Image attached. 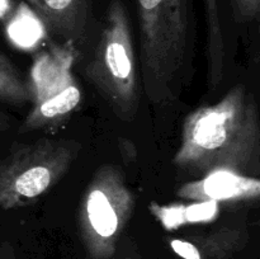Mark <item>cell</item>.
Masks as SVG:
<instances>
[{
	"mask_svg": "<svg viewBox=\"0 0 260 259\" xmlns=\"http://www.w3.org/2000/svg\"><path fill=\"white\" fill-rule=\"evenodd\" d=\"M89 81L119 118L131 119L140 102L131 24L122 0H112L101 40L85 69Z\"/></svg>",
	"mask_w": 260,
	"mask_h": 259,
	"instance_id": "3957f363",
	"label": "cell"
},
{
	"mask_svg": "<svg viewBox=\"0 0 260 259\" xmlns=\"http://www.w3.org/2000/svg\"><path fill=\"white\" fill-rule=\"evenodd\" d=\"M79 152L80 145L68 140L13 144L0 160V208L13 210L36 202L62 179Z\"/></svg>",
	"mask_w": 260,
	"mask_h": 259,
	"instance_id": "277c9868",
	"label": "cell"
},
{
	"mask_svg": "<svg viewBox=\"0 0 260 259\" xmlns=\"http://www.w3.org/2000/svg\"><path fill=\"white\" fill-rule=\"evenodd\" d=\"M206 24H207V79L211 89L220 85L225 75V38L218 13L217 0H205Z\"/></svg>",
	"mask_w": 260,
	"mask_h": 259,
	"instance_id": "8fae6325",
	"label": "cell"
},
{
	"mask_svg": "<svg viewBox=\"0 0 260 259\" xmlns=\"http://www.w3.org/2000/svg\"><path fill=\"white\" fill-rule=\"evenodd\" d=\"M13 0H0V19H4L12 13Z\"/></svg>",
	"mask_w": 260,
	"mask_h": 259,
	"instance_id": "e0dca14e",
	"label": "cell"
},
{
	"mask_svg": "<svg viewBox=\"0 0 260 259\" xmlns=\"http://www.w3.org/2000/svg\"><path fill=\"white\" fill-rule=\"evenodd\" d=\"M80 102L81 90L75 80L55 95L33 104L32 109L20 126L19 132L24 134L36 131L63 121L78 108Z\"/></svg>",
	"mask_w": 260,
	"mask_h": 259,
	"instance_id": "30bf717a",
	"label": "cell"
},
{
	"mask_svg": "<svg viewBox=\"0 0 260 259\" xmlns=\"http://www.w3.org/2000/svg\"><path fill=\"white\" fill-rule=\"evenodd\" d=\"M135 200L121 169L106 164L95 170L78 210V225L86 259H112Z\"/></svg>",
	"mask_w": 260,
	"mask_h": 259,
	"instance_id": "5b68a950",
	"label": "cell"
},
{
	"mask_svg": "<svg viewBox=\"0 0 260 259\" xmlns=\"http://www.w3.org/2000/svg\"><path fill=\"white\" fill-rule=\"evenodd\" d=\"M7 126H8V118L5 117L4 113L0 112V131H4V128Z\"/></svg>",
	"mask_w": 260,
	"mask_h": 259,
	"instance_id": "ac0fdd59",
	"label": "cell"
},
{
	"mask_svg": "<svg viewBox=\"0 0 260 259\" xmlns=\"http://www.w3.org/2000/svg\"><path fill=\"white\" fill-rule=\"evenodd\" d=\"M249 241L245 226L226 225L205 234L170 239L173 251L183 259H230Z\"/></svg>",
	"mask_w": 260,
	"mask_h": 259,
	"instance_id": "52a82bcc",
	"label": "cell"
},
{
	"mask_svg": "<svg viewBox=\"0 0 260 259\" xmlns=\"http://www.w3.org/2000/svg\"><path fill=\"white\" fill-rule=\"evenodd\" d=\"M0 259H17L14 249L7 241L0 245Z\"/></svg>",
	"mask_w": 260,
	"mask_h": 259,
	"instance_id": "2e32d148",
	"label": "cell"
},
{
	"mask_svg": "<svg viewBox=\"0 0 260 259\" xmlns=\"http://www.w3.org/2000/svg\"><path fill=\"white\" fill-rule=\"evenodd\" d=\"M118 149L122 155V159L126 164L134 163L137 157V149L134 142L127 137H119L118 139Z\"/></svg>",
	"mask_w": 260,
	"mask_h": 259,
	"instance_id": "9a60e30c",
	"label": "cell"
},
{
	"mask_svg": "<svg viewBox=\"0 0 260 259\" xmlns=\"http://www.w3.org/2000/svg\"><path fill=\"white\" fill-rule=\"evenodd\" d=\"M220 203L216 202H192L189 205L174 203L160 206L150 203V212L162 223L168 230H174L185 223L208 222L215 220L220 213Z\"/></svg>",
	"mask_w": 260,
	"mask_h": 259,
	"instance_id": "7c38bea8",
	"label": "cell"
},
{
	"mask_svg": "<svg viewBox=\"0 0 260 259\" xmlns=\"http://www.w3.org/2000/svg\"><path fill=\"white\" fill-rule=\"evenodd\" d=\"M10 42L20 50H33L43 41L46 27L32 9L22 4L7 25Z\"/></svg>",
	"mask_w": 260,
	"mask_h": 259,
	"instance_id": "4fadbf2b",
	"label": "cell"
},
{
	"mask_svg": "<svg viewBox=\"0 0 260 259\" xmlns=\"http://www.w3.org/2000/svg\"><path fill=\"white\" fill-rule=\"evenodd\" d=\"M234 18L238 23H249L259 17L260 0H231Z\"/></svg>",
	"mask_w": 260,
	"mask_h": 259,
	"instance_id": "5bb4252c",
	"label": "cell"
},
{
	"mask_svg": "<svg viewBox=\"0 0 260 259\" xmlns=\"http://www.w3.org/2000/svg\"><path fill=\"white\" fill-rule=\"evenodd\" d=\"M75 56L74 46L66 45L45 51L36 57L27 83L33 104L55 95L75 81L71 74Z\"/></svg>",
	"mask_w": 260,
	"mask_h": 259,
	"instance_id": "ba28073f",
	"label": "cell"
},
{
	"mask_svg": "<svg viewBox=\"0 0 260 259\" xmlns=\"http://www.w3.org/2000/svg\"><path fill=\"white\" fill-rule=\"evenodd\" d=\"M46 29L66 45L84 40L90 15V0H28Z\"/></svg>",
	"mask_w": 260,
	"mask_h": 259,
	"instance_id": "9c48e42d",
	"label": "cell"
},
{
	"mask_svg": "<svg viewBox=\"0 0 260 259\" xmlns=\"http://www.w3.org/2000/svg\"><path fill=\"white\" fill-rule=\"evenodd\" d=\"M178 197L193 202H243L258 200L259 178L246 177L231 172H215L201 179L183 184L177 190Z\"/></svg>",
	"mask_w": 260,
	"mask_h": 259,
	"instance_id": "8992f818",
	"label": "cell"
},
{
	"mask_svg": "<svg viewBox=\"0 0 260 259\" xmlns=\"http://www.w3.org/2000/svg\"><path fill=\"white\" fill-rule=\"evenodd\" d=\"M144 90L154 106L178 99L192 68V0H136Z\"/></svg>",
	"mask_w": 260,
	"mask_h": 259,
	"instance_id": "7a4b0ae2",
	"label": "cell"
},
{
	"mask_svg": "<svg viewBox=\"0 0 260 259\" xmlns=\"http://www.w3.org/2000/svg\"><path fill=\"white\" fill-rule=\"evenodd\" d=\"M173 161L192 175L231 172L259 178L260 121L254 94L238 84L217 103L188 114Z\"/></svg>",
	"mask_w": 260,
	"mask_h": 259,
	"instance_id": "6da1fadb",
	"label": "cell"
}]
</instances>
